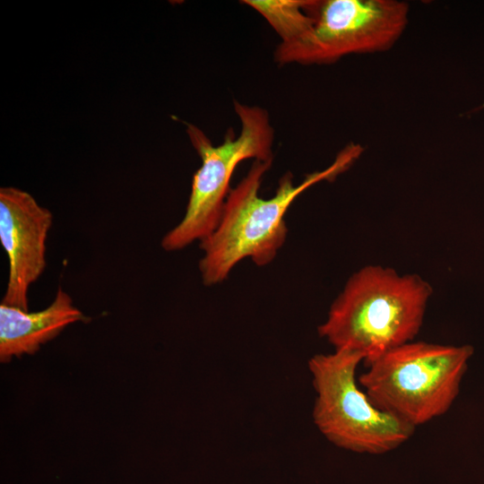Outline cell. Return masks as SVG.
<instances>
[{"instance_id": "obj_1", "label": "cell", "mask_w": 484, "mask_h": 484, "mask_svg": "<svg viewBox=\"0 0 484 484\" xmlns=\"http://www.w3.org/2000/svg\"><path fill=\"white\" fill-rule=\"evenodd\" d=\"M363 148L350 143L326 169L306 176L294 184L291 172L279 180L276 192L268 199L259 195L262 180L272 160H254L246 175L230 190L216 229L200 242L202 281L206 286L225 281L231 270L245 258L258 266L272 262L285 243L287 211L296 198L310 186L333 180L359 158Z\"/></svg>"}, {"instance_id": "obj_2", "label": "cell", "mask_w": 484, "mask_h": 484, "mask_svg": "<svg viewBox=\"0 0 484 484\" xmlns=\"http://www.w3.org/2000/svg\"><path fill=\"white\" fill-rule=\"evenodd\" d=\"M430 284L417 274L368 265L353 273L318 328L334 350L357 352L364 364L412 341L423 324Z\"/></svg>"}, {"instance_id": "obj_3", "label": "cell", "mask_w": 484, "mask_h": 484, "mask_svg": "<svg viewBox=\"0 0 484 484\" xmlns=\"http://www.w3.org/2000/svg\"><path fill=\"white\" fill-rule=\"evenodd\" d=\"M472 354L470 345L412 341L366 363L358 381L376 408L416 429L451 408Z\"/></svg>"}, {"instance_id": "obj_4", "label": "cell", "mask_w": 484, "mask_h": 484, "mask_svg": "<svg viewBox=\"0 0 484 484\" xmlns=\"http://www.w3.org/2000/svg\"><path fill=\"white\" fill-rule=\"evenodd\" d=\"M241 129L238 136L227 132L222 143L214 145L197 126L187 124L186 134L201 158V167L193 177L185 216L161 239L168 252L203 241L218 226L230 192L231 177L246 160H272L274 131L269 113L258 106L234 101Z\"/></svg>"}, {"instance_id": "obj_5", "label": "cell", "mask_w": 484, "mask_h": 484, "mask_svg": "<svg viewBox=\"0 0 484 484\" xmlns=\"http://www.w3.org/2000/svg\"><path fill=\"white\" fill-rule=\"evenodd\" d=\"M362 355L347 350L315 354L308 360L315 398L312 418L333 445L350 452L379 455L407 442L415 428L376 408L358 385Z\"/></svg>"}, {"instance_id": "obj_6", "label": "cell", "mask_w": 484, "mask_h": 484, "mask_svg": "<svg viewBox=\"0 0 484 484\" xmlns=\"http://www.w3.org/2000/svg\"><path fill=\"white\" fill-rule=\"evenodd\" d=\"M409 12V4L397 0L318 1L313 33L291 63L329 64L385 51L404 31Z\"/></svg>"}, {"instance_id": "obj_7", "label": "cell", "mask_w": 484, "mask_h": 484, "mask_svg": "<svg viewBox=\"0 0 484 484\" xmlns=\"http://www.w3.org/2000/svg\"><path fill=\"white\" fill-rule=\"evenodd\" d=\"M51 212L28 192L0 188V242L9 263L2 304L29 311L28 292L44 272Z\"/></svg>"}, {"instance_id": "obj_8", "label": "cell", "mask_w": 484, "mask_h": 484, "mask_svg": "<svg viewBox=\"0 0 484 484\" xmlns=\"http://www.w3.org/2000/svg\"><path fill=\"white\" fill-rule=\"evenodd\" d=\"M89 321L76 307L71 296L60 286L52 303L43 310L30 313L0 304V360L31 355L76 322Z\"/></svg>"}, {"instance_id": "obj_9", "label": "cell", "mask_w": 484, "mask_h": 484, "mask_svg": "<svg viewBox=\"0 0 484 484\" xmlns=\"http://www.w3.org/2000/svg\"><path fill=\"white\" fill-rule=\"evenodd\" d=\"M242 3L260 13L281 38L274 54L276 62L290 63L313 33L318 1L245 0Z\"/></svg>"}, {"instance_id": "obj_10", "label": "cell", "mask_w": 484, "mask_h": 484, "mask_svg": "<svg viewBox=\"0 0 484 484\" xmlns=\"http://www.w3.org/2000/svg\"><path fill=\"white\" fill-rule=\"evenodd\" d=\"M483 108H484V104H483Z\"/></svg>"}]
</instances>
